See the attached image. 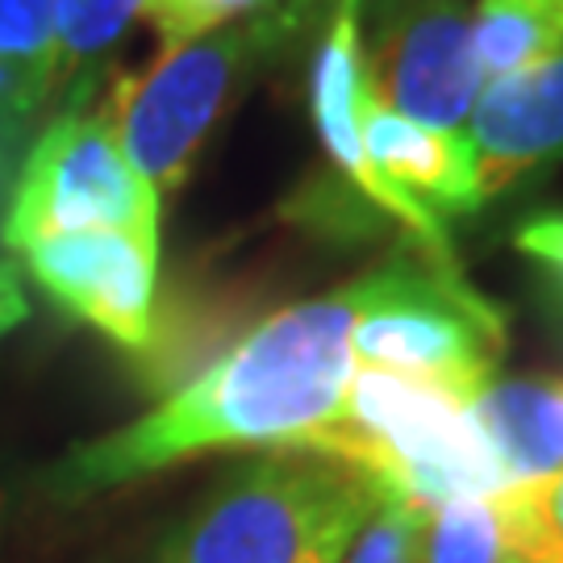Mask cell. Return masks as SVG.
Returning a JSON list of instances; mask_svg holds the SVG:
<instances>
[{
	"mask_svg": "<svg viewBox=\"0 0 563 563\" xmlns=\"http://www.w3.org/2000/svg\"><path fill=\"white\" fill-rule=\"evenodd\" d=\"M488 501L501 522L505 543L526 563H563V472L509 484Z\"/></svg>",
	"mask_w": 563,
	"mask_h": 563,
	"instance_id": "obj_14",
	"label": "cell"
},
{
	"mask_svg": "<svg viewBox=\"0 0 563 563\" xmlns=\"http://www.w3.org/2000/svg\"><path fill=\"white\" fill-rule=\"evenodd\" d=\"M360 134L363 155L376 167V176L413 205H422L426 213H434L439 222L476 213L484 205L467 134H451V130L401 118L372 101V88L363 101Z\"/></svg>",
	"mask_w": 563,
	"mask_h": 563,
	"instance_id": "obj_10",
	"label": "cell"
},
{
	"mask_svg": "<svg viewBox=\"0 0 563 563\" xmlns=\"http://www.w3.org/2000/svg\"><path fill=\"white\" fill-rule=\"evenodd\" d=\"M430 514H418L409 505L380 501L372 522L360 530L342 563H418L422 551V530Z\"/></svg>",
	"mask_w": 563,
	"mask_h": 563,
	"instance_id": "obj_18",
	"label": "cell"
},
{
	"mask_svg": "<svg viewBox=\"0 0 563 563\" xmlns=\"http://www.w3.org/2000/svg\"><path fill=\"white\" fill-rule=\"evenodd\" d=\"M272 59L260 25H222L205 38L163 51L139 76H125L109 97V118L125 159L155 197L180 192L209 134L222 125L251 71Z\"/></svg>",
	"mask_w": 563,
	"mask_h": 563,
	"instance_id": "obj_5",
	"label": "cell"
},
{
	"mask_svg": "<svg viewBox=\"0 0 563 563\" xmlns=\"http://www.w3.org/2000/svg\"><path fill=\"white\" fill-rule=\"evenodd\" d=\"M355 288V367L430 384L467 405L501 376L505 313L463 280L460 263L413 251L360 276Z\"/></svg>",
	"mask_w": 563,
	"mask_h": 563,
	"instance_id": "obj_4",
	"label": "cell"
},
{
	"mask_svg": "<svg viewBox=\"0 0 563 563\" xmlns=\"http://www.w3.org/2000/svg\"><path fill=\"white\" fill-rule=\"evenodd\" d=\"M334 4H339V0H263L260 9L251 13V21L260 25L267 51L276 55V51L292 46V42L305 38V34L322 30Z\"/></svg>",
	"mask_w": 563,
	"mask_h": 563,
	"instance_id": "obj_20",
	"label": "cell"
},
{
	"mask_svg": "<svg viewBox=\"0 0 563 563\" xmlns=\"http://www.w3.org/2000/svg\"><path fill=\"white\" fill-rule=\"evenodd\" d=\"M9 146H13V142L0 139V180H4V163H9Z\"/></svg>",
	"mask_w": 563,
	"mask_h": 563,
	"instance_id": "obj_23",
	"label": "cell"
},
{
	"mask_svg": "<svg viewBox=\"0 0 563 563\" xmlns=\"http://www.w3.org/2000/svg\"><path fill=\"white\" fill-rule=\"evenodd\" d=\"M59 0H0V59L25 67L55 92Z\"/></svg>",
	"mask_w": 563,
	"mask_h": 563,
	"instance_id": "obj_16",
	"label": "cell"
},
{
	"mask_svg": "<svg viewBox=\"0 0 563 563\" xmlns=\"http://www.w3.org/2000/svg\"><path fill=\"white\" fill-rule=\"evenodd\" d=\"M363 67L376 104L463 134L484 88L472 0H363Z\"/></svg>",
	"mask_w": 563,
	"mask_h": 563,
	"instance_id": "obj_7",
	"label": "cell"
},
{
	"mask_svg": "<svg viewBox=\"0 0 563 563\" xmlns=\"http://www.w3.org/2000/svg\"><path fill=\"white\" fill-rule=\"evenodd\" d=\"M263 0H142V21L159 38L163 51L205 38L239 18H251Z\"/></svg>",
	"mask_w": 563,
	"mask_h": 563,
	"instance_id": "obj_17",
	"label": "cell"
},
{
	"mask_svg": "<svg viewBox=\"0 0 563 563\" xmlns=\"http://www.w3.org/2000/svg\"><path fill=\"white\" fill-rule=\"evenodd\" d=\"M380 509L355 467L280 446L225 472L163 543V563H342Z\"/></svg>",
	"mask_w": 563,
	"mask_h": 563,
	"instance_id": "obj_2",
	"label": "cell"
},
{
	"mask_svg": "<svg viewBox=\"0 0 563 563\" xmlns=\"http://www.w3.org/2000/svg\"><path fill=\"white\" fill-rule=\"evenodd\" d=\"M514 246L539 284V297L551 309V318L563 325V213H539L522 222Z\"/></svg>",
	"mask_w": 563,
	"mask_h": 563,
	"instance_id": "obj_19",
	"label": "cell"
},
{
	"mask_svg": "<svg viewBox=\"0 0 563 563\" xmlns=\"http://www.w3.org/2000/svg\"><path fill=\"white\" fill-rule=\"evenodd\" d=\"M155 563H163V560H155Z\"/></svg>",
	"mask_w": 563,
	"mask_h": 563,
	"instance_id": "obj_25",
	"label": "cell"
},
{
	"mask_svg": "<svg viewBox=\"0 0 563 563\" xmlns=\"http://www.w3.org/2000/svg\"><path fill=\"white\" fill-rule=\"evenodd\" d=\"M418 563H526L505 543L488 497L446 501L426 518Z\"/></svg>",
	"mask_w": 563,
	"mask_h": 563,
	"instance_id": "obj_15",
	"label": "cell"
},
{
	"mask_svg": "<svg viewBox=\"0 0 563 563\" xmlns=\"http://www.w3.org/2000/svg\"><path fill=\"white\" fill-rule=\"evenodd\" d=\"M472 418L509 484L563 472V376H497L472 401Z\"/></svg>",
	"mask_w": 563,
	"mask_h": 563,
	"instance_id": "obj_11",
	"label": "cell"
},
{
	"mask_svg": "<svg viewBox=\"0 0 563 563\" xmlns=\"http://www.w3.org/2000/svg\"><path fill=\"white\" fill-rule=\"evenodd\" d=\"M472 51L481 80H501L563 55V0H476Z\"/></svg>",
	"mask_w": 563,
	"mask_h": 563,
	"instance_id": "obj_12",
	"label": "cell"
},
{
	"mask_svg": "<svg viewBox=\"0 0 563 563\" xmlns=\"http://www.w3.org/2000/svg\"><path fill=\"white\" fill-rule=\"evenodd\" d=\"M25 322H30V292L21 280V267L0 260V339H9Z\"/></svg>",
	"mask_w": 563,
	"mask_h": 563,
	"instance_id": "obj_22",
	"label": "cell"
},
{
	"mask_svg": "<svg viewBox=\"0 0 563 563\" xmlns=\"http://www.w3.org/2000/svg\"><path fill=\"white\" fill-rule=\"evenodd\" d=\"M142 0H59V51L55 88H67V104H88L97 67L139 18Z\"/></svg>",
	"mask_w": 563,
	"mask_h": 563,
	"instance_id": "obj_13",
	"label": "cell"
},
{
	"mask_svg": "<svg viewBox=\"0 0 563 563\" xmlns=\"http://www.w3.org/2000/svg\"><path fill=\"white\" fill-rule=\"evenodd\" d=\"M51 97V84L0 59V139L13 142L25 130V121L38 113V104Z\"/></svg>",
	"mask_w": 563,
	"mask_h": 563,
	"instance_id": "obj_21",
	"label": "cell"
},
{
	"mask_svg": "<svg viewBox=\"0 0 563 563\" xmlns=\"http://www.w3.org/2000/svg\"><path fill=\"white\" fill-rule=\"evenodd\" d=\"M481 201L563 159V55L488 80L467 113Z\"/></svg>",
	"mask_w": 563,
	"mask_h": 563,
	"instance_id": "obj_9",
	"label": "cell"
},
{
	"mask_svg": "<svg viewBox=\"0 0 563 563\" xmlns=\"http://www.w3.org/2000/svg\"><path fill=\"white\" fill-rule=\"evenodd\" d=\"M301 451L342 460L380 493V501L418 514L509 488L472 405L443 388L367 367H355L339 418Z\"/></svg>",
	"mask_w": 563,
	"mask_h": 563,
	"instance_id": "obj_3",
	"label": "cell"
},
{
	"mask_svg": "<svg viewBox=\"0 0 563 563\" xmlns=\"http://www.w3.org/2000/svg\"><path fill=\"white\" fill-rule=\"evenodd\" d=\"M21 267L63 313L142 355L159 334V239L130 230H84L30 242Z\"/></svg>",
	"mask_w": 563,
	"mask_h": 563,
	"instance_id": "obj_8",
	"label": "cell"
},
{
	"mask_svg": "<svg viewBox=\"0 0 563 563\" xmlns=\"http://www.w3.org/2000/svg\"><path fill=\"white\" fill-rule=\"evenodd\" d=\"M355 309V280L276 309L155 409L71 446L46 472L51 497L88 501L213 451L305 446L346 401Z\"/></svg>",
	"mask_w": 563,
	"mask_h": 563,
	"instance_id": "obj_1",
	"label": "cell"
},
{
	"mask_svg": "<svg viewBox=\"0 0 563 563\" xmlns=\"http://www.w3.org/2000/svg\"><path fill=\"white\" fill-rule=\"evenodd\" d=\"M4 509H9V497H4V484H0V539H4Z\"/></svg>",
	"mask_w": 563,
	"mask_h": 563,
	"instance_id": "obj_24",
	"label": "cell"
},
{
	"mask_svg": "<svg viewBox=\"0 0 563 563\" xmlns=\"http://www.w3.org/2000/svg\"><path fill=\"white\" fill-rule=\"evenodd\" d=\"M163 201L125 159L109 109L67 104L25 155L0 239L9 251L51 234L130 230L159 239Z\"/></svg>",
	"mask_w": 563,
	"mask_h": 563,
	"instance_id": "obj_6",
	"label": "cell"
}]
</instances>
